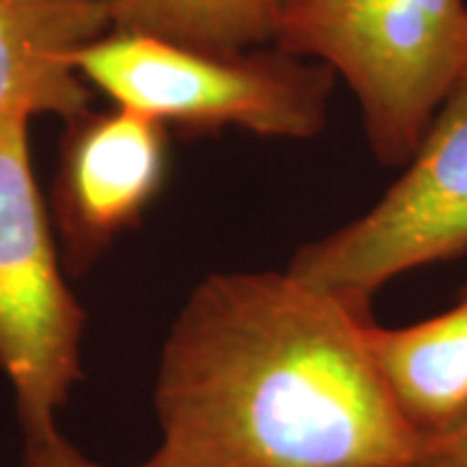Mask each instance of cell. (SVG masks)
<instances>
[{
	"label": "cell",
	"mask_w": 467,
	"mask_h": 467,
	"mask_svg": "<svg viewBox=\"0 0 467 467\" xmlns=\"http://www.w3.org/2000/svg\"><path fill=\"white\" fill-rule=\"evenodd\" d=\"M367 312L285 270L213 273L169 327L146 467H408L423 434L368 350Z\"/></svg>",
	"instance_id": "1"
},
{
	"label": "cell",
	"mask_w": 467,
	"mask_h": 467,
	"mask_svg": "<svg viewBox=\"0 0 467 467\" xmlns=\"http://www.w3.org/2000/svg\"><path fill=\"white\" fill-rule=\"evenodd\" d=\"M275 47L343 78L377 159L408 164L441 104L467 78V3L291 0Z\"/></svg>",
	"instance_id": "2"
},
{
	"label": "cell",
	"mask_w": 467,
	"mask_h": 467,
	"mask_svg": "<svg viewBox=\"0 0 467 467\" xmlns=\"http://www.w3.org/2000/svg\"><path fill=\"white\" fill-rule=\"evenodd\" d=\"M84 81L115 107L164 128L306 140L325 130L335 76L317 60L275 45L211 52L149 34L112 29L78 52Z\"/></svg>",
	"instance_id": "3"
},
{
	"label": "cell",
	"mask_w": 467,
	"mask_h": 467,
	"mask_svg": "<svg viewBox=\"0 0 467 467\" xmlns=\"http://www.w3.org/2000/svg\"><path fill=\"white\" fill-rule=\"evenodd\" d=\"M86 312L36 184L29 119L0 117V374L24 439L50 434L84 379Z\"/></svg>",
	"instance_id": "4"
},
{
	"label": "cell",
	"mask_w": 467,
	"mask_h": 467,
	"mask_svg": "<svg viewBox=\"0 0 467 467\" xmlns=\"http://www.w3.org/2000/svg\"><path fill=\"white\" fill-rule=\"evenodd\" d=\"M467 252V78L431 119L400 180L343 229L304 244L288 270L368 315L408 270Z\"/></svg>",
	"instance_id": "5"
},
{
	"label": "cell",
	"mask_w": 467,
	"mask_h": 467,
	"mask_svg": "<svg viewBox=\"0 0 467 467\" xmlns=\"http://www.w3.org/2000/svg\"><path fill=\"white\" fill-rule=\"evenodd\" d=\"M167 130L125 107L67 119L47 202L66 273H86L143 223L167 180Z\"/></svg>",
	"instance_id": "6"
},
{
	"label": "cell",
	"mask_w": 467,
	"mask_h": 467,
	"mask_svg": "<svg viewBox=\"0 0 467 467\" xmlns=\"http://www.w3.org/2000/svg\"><path fill=\"white\" fill-rule=\"evenodd\" d=\"M115 29L112 0H0V117L91 109L78 52Z\"/></svg>",
	"instance_id": "7"
},
{
	"label": "cell",
	"mask_w": 467,
	"mask_h": 467,
	"mask_svg": "<svg viewBox=\"0 0 467 467\" xmlns=\"http://www.w3.org/2000/svg\"><path fill=\"white\" fill-rule=\"evenodd\" d=\"M368 350L400 413L423 436L467 416V296L408 327L368 325Z\"/></svg>",
	"instance_id": "8"
},
{
	"label": "cell",
	"mask_w": 467,
	"mask_h": 467,
	"mask_svg": "<svg viewBox=\"0 0 467 467\" xmlns=\"http://www.w3.org/2000/svg\"><path fill=\"white\" fill-rule=\"evenodd\" d=\"M291 0H112L115 29L211 52L270 47Z\"/></svg>",
	"instance_id": "9"
},
{
	"label": "cell",
	"mask_w": 467,
	"mask_h": 467,
	"mask_svg": "<svg viewBox=\"0 0 467 467\" xmlns=\"http://www.w3.org/2000/svg\"><path fill=\"white\" fill-rule=\"evenodd\" d=\"M18 467H112L81 451L60 429L50 434L24 439L21 465ZM135 467H146L143 462Z\"/></svg>",
	"instance_id": "10"
},
{
	"label": "cell",
	"mask_w": 467,
	"mask_h": 467,
	"mask_svg": "<svg viewBox=\"0 0 467 467\" xmlns=\"http://www.w3.org/2000/svg\"><path fill=\"white\" fill-rule=\"evenodd\" d=\"M408 467H467V416L447 431L423 436L416 460Z\"/></svg>",
	"instance_id": "11"
}]
</instances>
